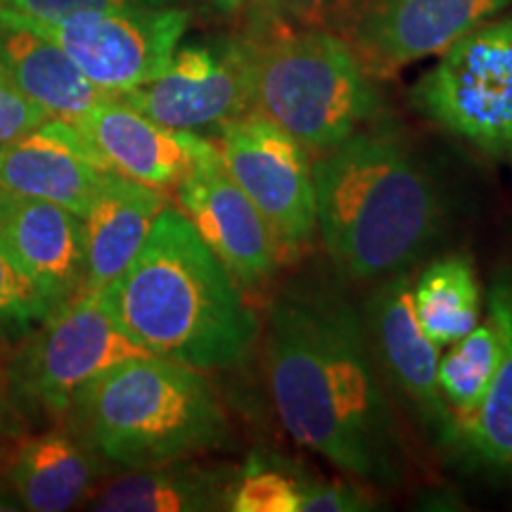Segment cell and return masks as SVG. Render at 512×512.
<instances>
[{"mask_svg":"<svg viewBox=\"0 0 512 512\" xmlns=\"http://www.w3.org/2000/svg\"><path fill=\"white\" fill-rule=\"evenodd\" d=\"M264 354L275 413L297 444L373 489L403 482L399 422L347 294L323 275L280 287L268 306Z\"/></svg>","mask_w":512,"mask_h":512,"instance_id":"1","label":"cell"},{"mask_svg":"<svg viewBox=\"0 0 512 512\" xmlns=\"http://www.w3.org/2000/svg\"><path fill=\"white\" fill-rule=\"evenodd\" d=\"M318 235L339 278L380 283L439 240L437 183L399 128L361 126L313 164Z\"/></svg>","mask_w":512,"mask_h":512,"instance_id":"2","label":"cell"},{"mask_svg":"<svg viewBox=\"0 0 512 512\" xmlns=\"http://www.w3.org/2000/svg\"><path fill=\"white\" fill-rule=\"evenodd\" d=\"M107 294L133 342L197 370L238 366L261 332L233 275L171 207Z\"/></svg>","mask_w":512,"mask_h":512,"instance_id":"3","label":"cell"},{"mask_svg":"<svg viewBox=\"0 0 512 512\" xmlns=\"http://www.w3.org/2000/svg\"><path fill=\"white\" fill-rule=\"evenodd\" d=\"M62 422L102 465L126 472L188 460L230 439L226 411L202 370L155 354L126 358L83 382Z\"/></svg>","mask_w":512,"mask_h":512,"instance_id":"4","label":"cell"},{"mask_svg":"<svg viewBox=\"0 0 512 512\" xmlns=\"http://www.w3.org/2000/svg\"><path fill=\"white\" fill-rule=\"evenodd\" d=\"M247 46L252 110L290 133L309 155H325L380 112L366 69L332 31L264 19Z\"/></svg>","mask_w":512,"mask_h":512,"instance_id":"5","label":"cell"},{"mask_svg":"<svg viewBox=\"0 0 512 512\" xmlns=\"http://www.w3.org/2000/svg\"><path fill=\"white\" fill-rule=\"evenodd\" d=\"M150 356L121 328L105 290H81L19 342L5 389L27 425L62 422L76 389L126 358Z\"/></svg>","mask_w":512,"mask_h":512,"instance_id":"6","label":"cell"},{"mask_svg":"<svg viewBox=\"0 0 512 512\" xmlns=\"http://www.w3.org/2000/svg\"><path fill=\"white\" fill-rule=\"evenodd\" d=\"M411 102L446 133L512 164V15L486 19L446 48Z\"/></svg>","mask_w":512,"mask_h":512,"instance_id":"7","label":"cell"},{"mask_svg":"<svg viewBox=\"0 0 512 512\" xmlns=\"http://www.w3.org/2000/svg\"><path fill=\"white\" fill-rule=\"evenodd\" d=\"M12 12L19 22L60 46L95 86L114 95L157 79L190 24V12L176 5L86 12L62 22H38Z\"/></svg>","mask_w":512,"mask_h":512,"instance_id":"8","label":"cell"},{"mask_svg":"<svg viewBox=\"0 0 512 512\" xmlns=\"http://www.w3.org/2000/svg\"><path fill=\"white\" fill-rule=\"evenodd\" d=\"M216 150L230 178L273 228L283 254H302L318 235L309 150L254 110L219 128Z\"/></svg>","mask_w":512,"mask_h":512,"instance_id":"9","label":"cell"},{"mask_svg":"<svg viewBox=\"0 0 512 512\" xmlns=\"http://www.w3.org/2000/svg\"><path fill=\"white\" fill-rule=\"evenodd\" d=\"M512 0H337L325 24L361 62L370 79L441 55L467 31L503 12Z\"/></svg>","mask_w":512,"mask_h":512,"instance_id":"10","label":"cell"},{"mask_svg":"<svg viewBox=\"0 0 512 512\" xmlns=\"http://www.w3.org/2000/svg\"><path fill=\"white\" fill-rule=\"evenodd\" d=\"M119 98L178 131L221 128L252 110L247 38L221 36L178 46L157 79Z\"/></svg>","mask_w":512,"mask_h":512,"instance_id":"11","label":"cell"},{"mask_svg":"<svg viewBox=\"0 0 512 512\" xmlns=\"http://www.w3.org/2000/svg\"><path fill=\"white\" fill-rule=\"evenodd\" d=\"M366 320L370 347L387 380L406 399L434 444L456 448V418L446 406L437 380L441 349L420 330L408 271L377 283L368 299Z\"/></svg>","mask_w":512,"mask_h":512,"instance_id":"12","label":"cell"},{"mask_svg":"<svg viewBox=\"0 0 512 512\" xmlns=\"http://www.w3.org/2000/svg\"><path fill=\"white\" fill-rule=\"evenodd\" d=\"M178 211L240 287L271 280L285 259L273 228L230 178L221 157L190 171L176 188Z\"/></svg>","mask_w":512,"mask_h":512,"instance_id":"13","label":"cell"},{"mask_svg":"<svg viewBox=\"0 0 512 512\" xmlns=\"http://www.w3.org/2000/svg\"><path fill=\"white\" fill-rule=\"evenodd\" d=\"M74 126L107 169L162 192L176 190L190 171L219 157L216 145L195 131L157 124L119 95L95 105Z\"/></svg>","mask_w":512,"mask_h":512,"instance_id":"14","label":"cell"},{"mask_svg":"<svg viewBox=\"0 0 512 512\" xmlns=\"http://www.w3.org/2000/svg\"><path fill=\"white\" fill-rule=\"evenodd\" d=\"M110 174L72 121L48 119L0 145V188L60 204L81 219Z\"/></svg>","mask_w":512,"mask_h":512,"instance_id":"15","label":"cell"},{"mask_svg":"<svg viewBox=\"0 0 512 512\" xmlns=\"http://www.w3.org/2000/svg\"><path fill=\"white\" fill-rule=\"evenodd\" d=\"M0 240L60 304L83 290V219L60 204L0 188Z\"/></svg>","mask_w":512,"mask_h":512,"instance_id":"16","label":"cell"},{"mask_svg":"<svg viewBox=\"0 0 512 512\" xmlns=\"http://www.w3.org/2000/svg\"><path fill=\"white\" fill-rule=\"evenodd\" d=\"M0 67L34 105L53 119L74 121L117 95L102 91L60 46L36 34L0 5Z\"/></svg>","mask_w":512,"mask_h":512,"instance_id":"17","label":"cell"},{"mask_svg":"<svg viewBox=\"0 0 512 512\" xmlns=\"http://www.w3.org/2000/svg\"><path fill=\"white\" fill-rule=\"evenodd\" d=\"M166 207L162 190L110 174L83 214L86 280L83 290H105L126 271Z\"/></svg>","mask_w":512,"mask_h":512,"instance_id":"18","label":"cell"},{"mask_svg":"<svg viewBox=\"0 0 512 512\" xmlns=\"http://www.w3.org/2000/svg\"><path fill=\"white\" fill-rule=\"evenodd\" d=\"M100 460L67 427L22 437L12 448L8 484L19 508L62 512L88 496Z\"/></svg>","mask_w":512,"mask_h":512,"instance_id":"19","label":"cell"},{"mask_svg":"<svg viewBox=\"0 0 512 512\" xmlns=\"http://www.w3.org/2000/svg\"><path fill=\"white\" fill-rule=\"evenodd\" d=\"M489 316L501 332V361L479 408L458 427L456 451L496 475L512 477V273L496 275Z\"/></svg>","mask_w":512,"mask_h":512,"instance_id":"20","label":"cell"},{"mask_svg":"<svg viewBox=\"0 0 512 512\" xmlns=\"http://www.w3.org/2000/svg\"><path fill=\"white\" fill-rule=\"evenodd\" d=\"M235 472L178 463L128 470L91 508L102 512H211L228 510Z\"/></svg>","mask_w":512,"mask_h":512,"instance_id":"21","label":"cell"},{"mask_svg":"<svg viewBox=\"0 0 512 512\" xmlns=\"http://www.w3.org/2000/svg\"><path fill=\"white\" fill-rule=\"evenodd\" d=\"M413 309L434 347L446 349L482 320V287L467 256L434 261L413 283Z\"/></svg>","mask_w":512,"mask_h":512,"instance_id":"22","label":"cell"},{"mask_svg":"<svg viewBox=\"0 0 512 512\" xmlns=\"http://www.w3.org/2000/svg\"><path fill=\"white\" fill-rule=\"evenodd\" d=\"M498 361H501V332L489 313L439 358V389L456 418V430L479 408L494 380Z\"/></svg>","mask_w":512,"mask_h":512,"instance_id":"23","label":"cell"},{"mask_svg":"<svg viewBox=\"0 0 512 512\" xmlns=\"http://www.w3.org/2000/svg\"><path fill=\"white\" fill-rule=\"evenodd\" d=\"M311 477L294 470L285 458L252 453L235 472L228 494L233 512H302Z\"/></svg>","mask_w":512,"mask_h":512,"instance_id":"24","label":"cell"},{"mask_svg":"<svg viewBox=\"0 0 512 512\" xmlns=\"http://www.w3.org/2000/svg\"><path fill=\"white\" fill-rule=\"evenodd\" d=\"M60 306L0 240V347L22 342Z\"/></svg>","mask_w":512,"mask_h":512,"instance_id":"25","label":"cell"},{"mask_svg":"<svg viewBox=\"0 0 512 512\" xmlns=\"http://www.w3.org/2000/svg\"><path fill=\"white\" fill-rule=\"evenodd\" d=\"M0 5L38 22H62V19L86 15V12H110L136 8V5H171V0H0Z\"/></svg>","mask_w":512,"mask_h":512,"instance_id":"26","label":"cell"},{"mask_svg":"<svg viewBox=\"0 0 512 512\" xmlns=\"http://www.w3.org/2000/svg\"><path fill=\"white\" fill-rule=\"evenodd\" d=\"M48 119L53 117L19 91L0 67V145L27 136L29 131L46 124Z\"/></svg>","mask_w":512,"mask_h":512,"instance_id":"27","label":"cell"},{"mask_svg":"<svg viewBox=\"0 0 512 512\" xmlns=\"http://www.w3.org/2000/svg\"><path fill=\"white\" fill-rule=\"evenodd\" d=\"M377 498L368 484H332L309 479L304 489L302 512H363L375 510Z\"/></svg>","mask_w":512,"mask_h":512,"instance_id":"28","label":"cell"},{"mask_svg":"<svg viewBox=\"0 0 512 512\" xmlns=\"http://www.w3.org/2000/svg\"><path fill=\"white\" fill-rule=\"evenodd\" d=\"M266 22L318 27L328 19L337 0H256Z\"/></svg>","mask_w":512,"mask_h":512,"instance_id":"29","label":"cell"},{"mask_svg":"<svg viewBox=\"0 0 512 512\" xmlns=\"http://www.w3.org/2000/svg\"><path fill=\"white\" fill-rule=\"evenodd\" d=\"M24 427H27V422L12 406L8 389H5V375L0 370V463L10 456L12 448L24 437Z\"/></svg>","mask_w":512,"mask_h":512,"instance_id":"30","label":"cell"},{"mask_svg":"<svg viewBox=\"0 0 512 512\" xmlns=\"http://www.w3.org/2000/svg\"><path fill=\"white\" fill-rule=\"evenodd\" d=\"M188 3L211 15H235L249 5V0H188Z\"/></svg>","mask_w":512,"mask_h":512,"instance_id":"31","label":"cell"}]
</instances>
